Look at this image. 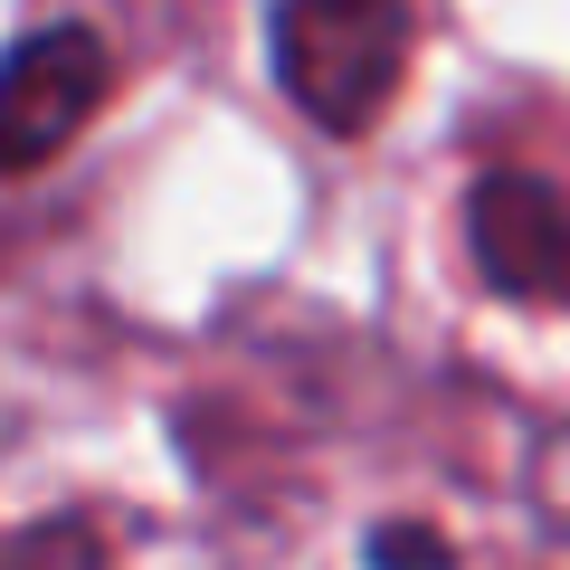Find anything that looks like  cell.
Returning a JSON list of instances; mask_svg holds the SVG:
<instances>
[{"instance_id": "obj_1", "label": "cell", "mask_w": 570, "mask_h": 570, "mask_svg": "<svg viewBox=\"0 0 570 570\" xmlns=\"http://www.w3.org/2000/svg\"><path fill=\"white\" fill-rule=\"evenodd\" d=\"M266 67L314 134L352 142L409 77V0H266Z\"/></svg>"}, {"instance_id": "obj_2", "label": "cell", "mask_w": 570, "mask_h": 570, "mask_svg": "<svg viewBox=\"0 0 570 570\" xmlns=\"http://www.w3.org/2000/svg\"><path fill=\"white\" fill-rule=\"evenodd\" d=\"M115 86V48L96 20H48L20 48H0V181H29L96 124Z\"/></svg>"}, {"instance_id": "obj_3", "label": "cell", "mask_w": 570, "mask_h": 570, "mask_svg": "<svg viewBox=\"0 0 570 570\" xmlns=\"http://www.w3.org/2000/svg\"><path fill=\"white\" fill-rule=\"evenodd\" d=\"M466 247H475V276L494 295L570 314V181H551V171H485L466 190Z\"/></svg>"}, {"instance_id": "obj_4", "label": "cell", "mask_w": 570, "mask_h": 570, "mask_svg": "<svg viewBox=\"0 0 570 570\" xmlns=\"http://www.w3.org/2000/svg\"><path fill=\"white\" fill-rule=\"evenodd\" d=\"M0 570H105V542L86 513H48V523L0 542Z\"/></svg>"}, {"instance_id": "obj_5", "label": "cell", "mask_w": 570, "mask_h": 570, "mask_svg": "<svg viewBox=\"0 0 570 570\" xmlns=\"http://www.w3.org/2000/svg\"><path fill=\"white\" fill-rule=\"evenodd\" d=\"M362 551H371V570H456L448 532H428V523H371Z\"/></svg>"}]
</instances>
